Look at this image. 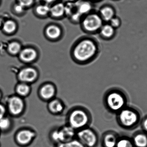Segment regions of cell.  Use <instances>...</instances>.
Returning a JSON list of instances; mask_svg holds the SVG:
<instances>
[{
	"mask_svg": "<svg viewBox=\"0 0 147 147\" xmlns=\"http://www.w3.org/2000/svg\"><path fill=\"white\" fill-rule=\"evenodd\" d=\"M96 51V46L93 41L85 39L77 44L74 49L73 55L78 61L84 62L92 58Z\"/></svg>",
	"mask_w": 147,
	"mask_h": 147,
	"instance_id": "1",
	"label": "cell"
},
{
	"mask_svg": "<svg viewBox=\"0 0 147 147\" xmlns=\"http://www.w3.org/2000/svg\"><path fill=\"white\" fill-rule=\"evenodd\" d=\"M87 114L81 110H75L71 112L69 117L70 126L74 129L82 128L88 123Z\"/></svg>",
	"mask_w": 147,
	"mask_h": 147,
	"instance_id": "2",
	"label": "cell"
},
{
	"mask_svg": "<svg viewBox=\"0 0 147 147\" xmlns=\"http://www.w3.org/2000/svg\"><path fill=\"white\" fill-rule=\"evenodd\" d=\"M75 133L74 129L70 126H65L60 129L53 132L51 138L57 144L69 141L72 140Z\"/></svg>",
	"mask_w": 147,
	"mask_h": 147,
	"instance_id": "3",
	"label": "cell"
},
{
	"mask_svg": "<svg viewBox=\"0 0 147 147\" xmlns=\"http://www.w3.org/2000/svg\"><path fill=\"white\" fill-rule=\"evenodd\" d=\"M77 136L86 147H95L97 143V138L95 133L89 129H84L78 132Z\"/></svg>",
	"mask_w": 147,
	"mask_h": 147,
	"instance_id": "4",
	"label": "cell"
},
{
	"mask_svg": "<svg viewBox=\"0 0 147 147\" xmlns=\"http://www.w3.org/2000/svg\"><path fill=\"white\" fill-rule=\"evenodd\" d=\"M102 22L101 17L96 14H91L85 17L83 20L84 28L89 32L97 31L102 27Z\"/></svg>",
	"mask_w": 147,
	"mask_h": 147,
	"instance_id": "5",
	"label": "cell"
},
{
	"mask_svg": "<svg viewBox=\"0 0 147 147\" xmlns=\"http://www.w3.org/2000/svg\"><path fill=\"white\" fill-rule=\"evenodd\" d=\"M107 104L112 110L121 109L124 104V99L121 95L117 92L111 93L107 98Z\"/></svg>",
	"mask_w": 147,
	"mask_h": 147,
	"instance_id": "6",
	"label": "cell"
},
{
	"mask_svg": "<svg viewBox=\"0 0 147 147\" xmlns=\"http://www.w3.org/2000/svg\"><path fill=\"white\" fill-rule=\"evenodd\" d=\"M120 118L122 123L127 127L134 125L137 120L136 114L129 110H123L120 114Z\"/></svg>",
	"mask_w": 147,
	"mask_h": 147,
	"instance_id": "7",
	"label": "cell"
},
{
	"mask_svg": "<svg viewBox=\"0 0 147 147\" xmlns=\"http://www.w3.org/2000/svg\"><path fill=\"white\" fill-rule=\"evenodd\" d=\"M19 76L21 81L25 83H32L38 77V73L34 68H27L22 70Z\"/></svg>",
	"mask_w": 147,
	"mask_h": 147,
	"instance_id": "8",
	"label": "cell"
},
{
	"mask_svg": "<svg viewBox=\"0 0 147 147\" xmlns=\"http://www.w3.org/2000/svg\"><path fill=\"white\" fill-rule=\"evenodd\" d=\"M24 104L22 100L19 98H12L9 101V108L13 114H18L22 111Z\"/></svg>",
	"mask_w": 147,
	"mask_h": 147,
	"instance_id": "9",
	"label": "cell"
},
{
	"mask_svg": "<svg viewBox=\"0 0 147 147\" xmlns=\"http://www.w3.org/2000/svg\"><path fill=\"white\" fill-rule=\"evenodd\" d=\"M35 136V133L30 130H23L17 135V140L22 145H26L31 142Z\"/></svg>",
	"mask_w": 147,
	"mask_h": 147,
	"instance_id": "10",
	"label": "cell"
},
{
	"mask_svg": "<svg viewBox=\"0 0 147 147\" xmlns=\"http://www.w3.org/2000/svg\"><path fill=\"white\" fill-rule=\"evenodd\" d=\"M56 93L55 87L51 84H47L42 86L40 91V96L45 100H48L53 97Z\"/></svg>",
	"mask_w": 147,
	"mask_h": 147,
	"instance_id": "11",
	"label": "cell"
},
{
	"mask_svg": "<svg viewBox=\"0 0 147 147\" xmlns=\"http://www.w3.org/2000/svg\"><path fill=\"white\" fill-rule=\"evenodd\" d=\"M37 57V52L33 48H26L20 54L21 58L26 62H32Z\"/></svg>",
	"mask_w": 147,
	"mask_h": 147,
	"instance_id": "12",
	"label": "cell"
},
{
	"mask_svg": "<svg viewBox=\"0 0 147 147\" xmlns=\"http://www.w3.org/2000/svg\"><path fill=\"white\" fill-rule=\"evenodd\" d=\"M46 34L50 39H57L61 35L60 28L55 25H50L48 26L45 31Z\"/></svg>",
	"mask_w": 147,
	"mask_h": 147,
	"instance_id": "13",
	"label": "cell"
},
{
	"mask_svg": "<svg viewBox=\"0 0 147 147\" xmlns=\"http://www.w3.org/2000/svg\"><path fill=\"white\" fill-rule=\"evenodd\" d=\"M65 13V5L62 3H57L50 9V13L53 17H59Z\"/></svg>",
	"mask_w": 147,
	"mask_h": 147,
	"instance_id": "14",
	"label": "cell"
},
{
	"mask_svg": "<svg viewBox=\"0 0 147 147\" xmlns=\"http://www.w3.org/2000/svg\"><path fill=\"white\" fill-rule=\"evenodd\" d=\"M49 109L54 114H58L61 113L63 110V104L58 100H53L51 101L49 104Z\"/></svg>",
	"mask_w": 147,
	"mask_h": 147,
	"instance_id": "15",
	"label": "cell"
},
{
	"mask_svg": "<svg viewBox=\"0 0 147 147\" xmlns=\"http://www.w3.org/2000/svg\"><path fill=\"white\" fill-rule=\"evenodd\" d=\"M56 147H86L78 140H72L57 144Z\"/></svg>",
	"mask_w": 147,
	"mask_h": 147,
	"instance_id": "16",
	"label": "cell"
},
{
	"mask_svg": "<svg viewBox=\"0 0 147 147\" xmlns=\"http://www.w3.org/2000/svg\"><path fill=\"white\" fill-rule=\"evenodd\" d=\"M134 143L137 147H147V136L143 134L136 135L134 139Z\"/></svg>",
	"mask_w": 147,
	"mask_h": 147,
	"instance_id": "17",
	"label": "cell"
},
{
	"mask_svg": "<svg viewBox=\"0 0 147 147\" xmlns=\"http://www.w3.org/2000/svg\"><path fill=\"white\" fill-rule=\"evenodd\" d=\"M100 13L104 20L106 21H110L114 16V11L110 7H106L103 8L101 9Z\"/></svg>",
	"mask_w": 147,
	"mask_h": 147,
	"instance_id": "18",
	"label": "cell"
},
{
	"mask_svg": "<svg viewBox=\"0 0 147 147\" xmlns=\"http://www.w3.org/2000/svg\"><path fill=\"white\" fill-rule=\"evenodd\" d=\"M117 141L115 135L108 134L105 135L104 139V146L105 147H116Z\"/></svg>",
	"mask_w": 147,
	"mask_h": 147,
	"instance_id": "19",
	"label": "cell"
},
{
	"mask_svg": "<svg viewBox=\"0 0 147 147\" xmlns=\"http://www.w3.org/2000/svg\"><path fill=\"white\" fill-rule=\"evenodd\" d=\"M91 5L89 3H81L79 4H78V12L80 15L87 14L91 9Z\"/></svg>",
	"mask_w": 147,
	"mask_h": 147,
	"instance_id": "20",
	"label": "cell"
},
{
	"mask_svg": "<svg viewBox=\"0 0 147 147\" xmlns=\"http://www.w3.org/2000/svg\"><path fill=\"white\" fill-rule=\"evenodd\" d=\"M114 30L113 27L109 25H106L101 28V34L106 38H109L114 34Z\"/></svg>",
	"mask_w": 147,
	"mask_h": 147,
	"instance_id": "21",
	"label": "cell"
},
{
	"mask_svg": "<svg viewBox=\"0 0 147 147\" xmlns=\"http://www.w3.org/2000/svg\"><path fill=\"white\" fill-rule=\"evenodd\" d=\"M51 8L47 5H38L36 8V12L41 16H45L50 13Z\"/></svg>",
	"mask_w": 147,
	"mask_h": 147,
	"instance_id": "22",
	"label": "cell"
},
{
	"mask_svg": "<svg viewBox=\"0 0 147 147\" xmlns=\"http://www.w3.org/2000/svg\"><path fill=\"white\" fill-rule=\"evenodd\" d=\"M30 91V88L28 85L23 83L18 85L17 88V91L19 95L22 96L27 95Z\"/></svg>",
	"mask_w": 147,
	"mask_h": 147,
	"instance_id": "23",
	"label": "cell"
},
{
	"mask_svg": "<svg viewBox=\"0 0 147 147\" xmlns=\"http://www.w3.org/2000/svg\"><path fill=\"white\" fill-rule=\"evenodd\" d=\"M16 24L12 21H8L5 22L3 26L4 30L7 33H11L13 32L16 29Z\"/></svg>",
	"mask_w": 147,
	"mask_h": 147,
	"instance_id": "24",
	"label": "cell"
},
{
	"mask_svg": "<svg viewBox=\"0 0 147 147\" xmlns=\"http://www.w3.org/2000/svg\"><path fill=\"white\" fill-rule=\"evenodd\" d=\"M20 44L16 42H13L9 44V51L13 54H16L18 53L20 51Z\"/></svg>",
	"mask_w": 147,
	"mask_h": 147,
	"instance_id": "25",
	"label": "cell"
},
{
	"mask_svg": "<svg viewBox=\"0 0 147 147\" xmlns=\"http://www.w3.org/2000/svg\"><path fill=\"white\" fill-rule=\"evenodd\" d=\"M116 147H134V145L130 141L123 139L117 142Z\"/></svg>",
	"mask_w": 147,
	"mask_h": 147,
	"instance_id": "26",
	"label": "cell"
},
{
	"mask_svg": "<svg viewBox=\"0 0 147 147\" xmlns=\"http://www.w3.org/2000/svg\"><path fill=\"white\" fill-rule=\"evenodd\" d=\"M65 13L68 14L69 15H72L74 14V10L75 9V8H78V4L76 5L74 3H70L67 4V6H65Z\"/></svg>",
	"mask_w": 147,
	"mask_h": 147,
	"instance_id": "27",
	"label": "cell"
},
{
	"mask_svg": "<svg viewBox=\"0 0 147 147\" xmlns=\"http://www.w3.org/2000/svg\"><path fill=\"white\" fill-rule=\"evenodd\" d=\"M9 125V121L8 119L3 118L0 119V128L6 129L8 127Z\"/></svg>",
	"mask_w": 147,
	"mask_h": 147,
	"instance_id": "28",
	"label": "cell"
},
{
	"mask_svg": "<svg viewBox=\"0 0 147 147\" xmlns=\"http://www.w3.org/2000/svg\"><path fill=\"white\" fill-rule=\"evenodd\" d=\"M20 4L23 7H28L32 4L33 0H19Z\"/></svg>",
	"mask_w": 147,
	"mask_h": 147,
	"instance_id": "29",
	"label": "cell"
},
{
	"mask_svg": "<svg viewBox=\"0 0 147 147\" xmlns=\"http://www.w3.org/2000/svg\"><path fill=\"white\" fill-rule=\"evenodd\" d=\"M111 26H112V27H116L118 26L119 24V20L117 18H112L110 20Z\"/></svg>",
	"mask_w": 147,
	"mask_h": 147,
	"instance_id": "30",
	"label": "cell"
},
{
	"mask_svg": "<svg viewBox=\"0 0 147 147\" xmlns=\"http://www.w3.org/2000/svg\"><path fill=\"white\" fill-rule=\"evenodd\" d=\"M5 113V109L2 105H0V119L3 117Z\"/></svg>",
	"mask_w": 147,
	"mask_h": 147,
	"instance_id": "31",
	"label": "cell"
},
{
	"mask_svg": "<svg viewBox=\"0 0 147 147\" xmlns=\"http://www.w3.org/2000/svg\"><path fill=\"white\" fill-rule=\"evenodd\" d=\"M23 8L24 7L21 5V4H19V5L16 6L15 7L16 10L18 12H22L23 10Z\"/></svg>",
	"mask_w": 147,
	"mask_h": 147,
	"instance_id": "32",
	"label": "cell"
},
{
	"mask_svg": "<svg viewBox=\"0 0 147 147\" xmlns=\"http://www.w3.org/2000/svg\"><path fill=\"white\" fill-rule=\"evenodd\" d=\"M47 3H51L57 0H45Z\"/></svg>",
	"mask_w": 147,
	"mask_h": 147,
	"instance_id": "33",
	"label": "cell"
},
{
	"mask_svg": "<svg viewBox=\"0 0 147 147\" xmlns=\"http://www.w3.org/2000/svg\"><path fill=\"white\" fill-rule=\"evenodd\" d=\"M144 126L146 130H147V119L144 122Z\"/></svg>",
	"mask_w": 147,
	"mask_h": 147,
	"instance_id": "34",
	"label": "cell"
}]
</instances>
